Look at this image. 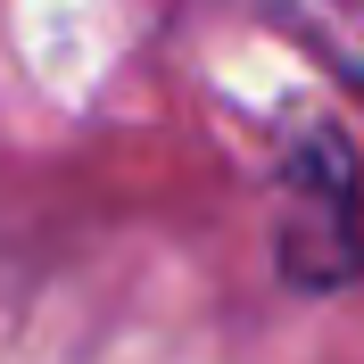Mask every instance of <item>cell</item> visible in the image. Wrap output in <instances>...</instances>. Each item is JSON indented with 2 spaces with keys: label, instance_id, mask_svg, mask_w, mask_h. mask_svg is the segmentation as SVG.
<instances>
[{
  "label": "cell",
  "instance_id": "6da1fadb",
  "mask_svg": "<svg viewBox=\"0 0 364 364\" xmlns=\"http://www.w3.org/2000/svg\"><path fill=\"white\" fill-rule=\"evenodd\" d=\"M273 273L298 298H331L364 282V158L340 116L298 108L273 158Z\"/></svg>",
  "mask_w": 364,
  "mask_h": 364
}]
</instances>
